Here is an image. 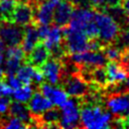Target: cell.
I'll return each mask as SVG.
<instances>
[{
  "instance_id": "cell-41",
  "label": "cell",
  "mask_w": 129,
  "mask_h": 129,
  "mask_svg": "<svg viewBox=\"0 0 129 129\" xmlns=\"http://www.w3.org/2000/svg\"><path fill=\"white\" fill-rule=\"evenodd\" d=\"M5 48H6V44H5L4 41L0 38V52H3V51L5 50Z\"/></svg>"
},
{
  "instance_id": "cell-40",
  "label": "cell",
  "mask_w": 129,
  "mask_h": 129,
  "mask_svg": "<svg viewBox=\"0 0 129 129\" xmlns=\"http://www.w3.org/2000/svg\"><path fill=\"white\" fill-rule=\"evenodd\" d=\"M123 127L124 128H129V115L123 120Z\"/></svg>"
},
{
  "instance_id": "cell-18",
  "label": "cell",
  "mask_w": 129,
  "mask_h": 129,
  "mask_svg": "<svg viewBox=\"0 0 129 129\" xmlns=\"http://www.w3.org/2000/svg\"><path fill=\"white\" fill-rule=\"evenodd\" d=\"M106 71L108 76L109 85H117L124 83L128 75L121 67V64L114 60H108L106 64Z\"/></svg>"
},
{
  "instance_id": "cell-32",
  "label": "cell",
  "mask_w": 129,
  "mask_h": 129,
  "mask_svg": "<svg viewBox=\"0 0 129 129\" xmlns=\"http://www.w3.org/2000/svg\"><path fill=\"white\" fill-rule=\"evenodd\" d=\"M11 102H12V100L8 96L0 97V114L1 115H3L6 112H8Z\"/></svg>"
},
{
  "instance_id": "cell-23",
  "label": "cell",
  "mask_w": 129,
  "mask_h": 129,
  "mask_svg": "<svg viewBox=\"0 0 129 129\" xmlns=\"http://www.w3.org/2000/svg\"><path fill=\"white\" fill-rule=\"evenodd\" d=\"M101 50L105 54L107 60H114V61L120 60V57L122 54V49L118 45H116L115 43L105 44Z\"/></svg>"
},
{
  "instance_id": "cell-14",
  "label": "cell",
  "mask_w": 129,
  "mask_h": 129,
  "mask_svg": "<svg viewBox=\"0 0 129 129\" xmlns=\"http://www.w3.org/2000/svg\"><path fill=\"white\" fill-rule=\"evenodd\" d=\"M38 91L46 98H48L53 106L56 107H61L69 98V95L62 88L53 87V85H50L48 83H41L40 85H38Z\"/></svg>"
},
{
  "instance_id": "cell-35",
  "label": "cell",
  "mask_w": 129,
  "mask_h": 129,
  "mask_svg": "<svg viewBox=\"0 0 129 129\" xmlns=\"http://www.w3.org/2000/svg\"><path fill=\"white\" fill-rule=\"evenodd\" d=\"M14 92V89H12L5 81H3V85H2V95L3 96H11Z\"/></svg>"
},
{
  "instance_id": "cell-3",
  "label": "cell",
  "mask_w": 129,
  "mask_h": 129,
  "mask_svg": "<svg viewBox=\"0 0 129 129\" xmlns=\"http://www.w3.org/2000/svg\"><path fill=\"white\" fill-rule=\"evenodd\" d=\"M81 98L72 97L61 106L60 128H82L81 127Z\"/></svg>"
},
{
  "instance_id": "cell-13",
  "label": "cell",
  "mask_w": 129,
  "mask_h": 129,
  "mask_svg": "<svg viewBox=\"0 0 129 129\" xmlns=\"http://www.w3.org/2000/svg\"><path fill=\"white\" fill-rule=\"evenodd\" d=\"M76 5L73 3L72 0H60L55 5L52 23L59 27L67 26L71 20L72 13Z\"/></svg>"
},
{
  "instance_id": "cell-4",
  "label": "cell",
  "mask_w": 129,
  "mask_h": 129,
  "mask_svg": "<svg viewBox=\"0 0 129 129\" xmlns=\"http://www.w3.org/2000/svg\"><path fill=\"white\" fill-rule=\"evenodd\" d=\"M63 31V45L68 53L83 52L89 50V37L84 30L74 29L70 26L62 27Z\"/></svg>"
},
{
  "instance_id": "cell-17",
  "label": "cell",
  "mask_w": 129,
  "mask_h": 129,
  "mask_svg": "<svg viewBox=\"0 0 129 129\" xmlns=\"http://www.w3.org/2000/svg\"><path fill=\"white\" fill-rule=\"evenodd\" d=\"M9 115L13 117H17L21 119L23 122H25L28 125V128H33V119L32 115L29 111L28 106L25 103L18 102V101H12L10 106H9Z\"/></svg>"
},
{
  "instance_id": "cell-38",
  "label": "cell",
  "mask_w": 129,
  "mask_h": 129,
  "mask_svg": "<svg viewBox=\"0 0 129 129\" xmlns=\"http://www.w3.org/2000/svg\"><path fill=\"white\" fill-rule=\"evenodd\" d=\"M19 2H24V3H29L32 6H36L37 5V0H18Z\"/></svg>"
},
{
  "instance_id": "cell-8",
  "label": "cell",
  "mask_w": 129,
  "mask_h": 129,
  "mask_svg": "<svg viewBox=\"0 0 129 129\" xmlns=\"http://www.w3.org/2000/svg\"><path fill=\"white\" fill-rule=\"evenodd\" d=\"M24 36V26L12 22H0V38L7 47L21 45Z\"/></svg>"
},
{
  "instance_id": "cell-9",
  "label": "cell",
  "mask_w": 129,
  "mask_h": 129,
  "mask_svg": "<svg viewBox=\"0 0 129 129\" xmlns=\"http://www.w3.org/2000/svg\"><path fill=\"white\" fill-rule=\"evenodd\" d=\"M95 13H96V10L94 8L90 9L88 7L76 6L72 13V17H71V20H70L68 26H70L71 28H74V29L84 30L85 27L91 21L94 20Z\"/></svg>"
},
{
  "instance_id": "cell-39",
  "label": "cell",
  "mask_w": 129,
  "mask_h": 129,
  "mask_svg": "<svg viewBox=\"0 0 129 129\" xmlns=\"http://www.w3.org/2000/svg\"><path fill=\"white\" fill-rule=\"evenodd\" d=\"M5 58H6L5 53L0 52V66H3V64L5 63Z\"/></svg>"
},
{
  "instance_id": "cell-31",
  "label": "cell",
  "mask_w": 129,
  "mask_h": 129,
  "mask_svg": "<svg viewBox=\"0 0 129 129\" xmlns=\"http://www.w3.org/2000/svg\"><path fill=\"white\" fill-rule=\"evenodd\" d=\"M12 89L16 90L18 88H20L21 86H23V84L21 83V81L16 77V75H6L5 80H4Z\"/></svg>"
},
{
  "instance_id": "cell-11",
  "label": "cell",
  "mask_w": 129,
  "mask_h": 129,
  "mask_svg": "<svg viewBox=\"0 0 129 129\" xmlns=\"http://www.w3.org/2000/svg\"><path fill=\"white\" fill-rule=\"evenodd\" d=\"M58 2L55 0H46L34 6V20L36 25L50 24L53 21V12L55 5Z\"/></svg>"
},
{
  "instance_id": "cell-16",
  "label": "cell",
  "mask_w": 129,
  "mask_h": 129,
  "mask_svg": "<svg viewBox=\"0 0 129 129\" xmlns=\"http://www.w3.org/2000/svg\"><path fill=\"white\" fill-rule=\"evenodd\" d=\"M27 106L29 108V111H30V113L32 115V119H33V118H36L39 115H41L47 109L52 108L53 104L51 103V101L48 98H46L44 95H42L38 91L32 95V97L28 101Z\"/></svg>"
},
{
  "instance_id": "cell-33",
  "label": "cell",
  "mask_w": 129,
  "mask_h": 129,
  "mask_svg": "<svg viewBox=\"0 0 129 129\" xmlns=\"http://www.w3.org/2000/svg\"><path fill=\"white\" fill-rule=\"evenodd\" d=\"M44 75L41 71V69H37V68H34V71H33V74H32V82L36 85H40L41 83L44 82Z\"/></svg>"
},
{
  "instance_id": "cell-24",
  "label": "cell",
  "mask_w": 129,
  "mask_h": 129,
  "mask_svg": "<svg viewBox=\"0 0 129 129\" xmlns=\"http://www.w3.org/2000/svg\"><path fill=\"white\" fill-rule=\"evenodd\" d=\"M32 88L30 85H23L20 88L14 90L12 96L15 101L22 102V103H28L30 98L32 97Z\"/></svg>"
},
{
  "instance_id": "cell-30",
  "label": "cell",
  "mask_w": 129,
  "mask_h": 129,
  "mask_svg": "<svg viewBox=\"0 0 129 129\" xmlns=\"http://www.w3.org/2000/svg\"><path fill=\"white\" fill-rule=\"evenodd\" d=\"M119 63L124 69V71L129 76V48L122 49V54L119 60Z\"/></svg>"
},
{
  "instance_id": "cell-5",
  "label": "cell",
  "mask_w": 129,
  "mask_h": 129,
  "mask_svg": "<svg viewBox=\"0 0 129 129\" xmlns=\"http://www.w3.org/2000/svg\"><path fill=\"white\" fill-rule=\"evenodd\" d=\"M106 109L116 119L124 120L129 115V90L113 92L106 96Z\"/></svg>"
},
{
  "instance_id": "cell-37",
  "label": "cell",
  "mask_w": 129,
  "mask_h": 129,
  "mask_svg": "<svg viewBox=\"0 0 129 129\" xmlns=\"http://www.w3.org/2000/svg\"><path fill=\"white\" fill-rule=\"evenodd\" d=\"M5 77H6V73H5V69L0 66V80H5Z\"/></svg>"
},
{
  "instance_id": "cell-28",
  "label": "cell",
  "mask_w": 129,
  "mask_h": 129,
  "mask_svg": "<svg viewBox=\"0 0 129 129\" xmlns=\"http://www.w3.org/2000/svg\"><path fill=\"white\" fill-rule=\"evenodd\" d=\"M114 43L116 45H118L121 49L129 48V28H127L125 30L122 29Z\"/></svg>"
},
{
  "instance_id": "cell-36",
  "label": "cell",
  "mask_w": 129,
  "mask_h": 129,
  "mask_svg": "<svg viewBox=\"0 0 129 129\" xmlns=\"http://www.w3.org/2000/svg\"><path fill=\"white\" fill-rule=\"evenodd\" d=\"M122 8L127 16H129V0H123L122 1Z\"/></svg>"
},
{
  "instance_id": "cell-1",
  "label": "cell",
  "mask_w": 129,
  "mask_h": 129,
  "mask_svg": "<svg viewBox=\"0 0 129 129\" xmlns=\"http://www.w3.org/2000/svg\"><path fill=\"white\" fill-rule=\"evenodd\" d=\"M82 100V98H81ZM112 116L100 102L81 103V127L89 129H103L111 127Z\"/></svg>"
},
{
  "instance_id": "cell-20",
  "label": "cell",
  "mask_w": 129,
  "mask_h": 129,
  "mask_svg": "<svg viewBox=\"0 0 129 129\" xmlns=\"http://www.w3.org/2000/svg\"><path fill=\"white\" fill-rule=\"evenodd\" d=\"M62 39H63L62 27H59V26L53 24L52 26H50L49 32H48L46 38L43 40V42L45 43V45L50 50L51 48H53V47L61 44L62 41H63Z\"/></svg>"
},
{
  "instance_id": "cell-25",
  "label": "cell",
  "mask_w": 129,
  "mask_h": 129,
  "mask_svg": "<svg viewBox=\"0 0 129 129\" xmlns=\"http://www.w3.org/2000/svg\"><path fill=\"white\" fill-rule=\"evenodd\" d=\"M34 71V67L25 63L24 66H21L17 72H16V77L21 81L23 85H30L32 82V74Z\"/></svg>"
},
{
  "instance_id": "cell-29",
  "label": "cell",
  "mask_w": 129,
  "mask_h": 129,
  "mask_svg": "<svg viewBox=\"0 0 129 129\" xmlns=\"http://www.w3.org/2000/svg\"><path fill=\"white\" fill-rule=\"evenodd\" d=\"M85 33L87 34V36L89 38H98L99 37V28L97 23L95 22V20L91 21L84 29Z\"/></svg>"
},
{
  "instance_id": "cell-7",
  "label": "cell",
  "mask_w": 129,
  "mask_h": 129,
  "mask_svg": "<svg viewBox=\"0 0 129 129\" xmlns=\"http://www.w3.org/2000/svg\"><path fill=\"white\" fill-rule=\"evenodd\" d=\"M61 88L67 92V94L71 97L83 98L91 92L90 83L86 82L78 72L72 73L68 76L63 75L61 79Z\"/></svg>"
},
{
  "instance_id": "cell-12",
  "label": "cell",
  "mask_w": 129,
  "mask_h": 129,
  "mask_svg": "<svg viewBox=\"0 0 129 129\" xmlns=\"http://www.w3.org/2000/svg\"><path fill=\"white\" fill-rule=\"evenodd\" d=\"M50 56V50L45 45L43 41H39L32 50L26 54L25 56V63H28L34 68L41 69V67L48 60V57Z\"/></svg>"
},
{
  "instance_id": "cell-6",
  "label": "cell",
  "mask_w": 129,
  "mask_h": 129,
  "mask_svg": "<svg viewBox=\"0 0 129 129\" xmlns=\"http://www.w3.org/2000/svg\"><path fill=\"white\" fill-rule=\"evenodd\" d=\"M66 56L69 59V61H71L78 68V70L81 68L94 69L97 67H104L105 63L108 61L102 50H87L83 52L68 53Z\"/></svg>"
},
{
  "instance_id": "cell-19",
  "label": "cell",
  "mask_w": 129,
  "mask_h": 129,
  "mask_svg": "<svg viewBox=\"0 0 129 129\" xmlns=\"http://www.w3.org/2000/svg\"><path fill=\"white\" fill-rule=\"evenodd\" d=\"M39 41H40V38L38 35L37 25L35 23H30L24 26V36H23L21 46L25 51V53L26 54L29 53Z\"/></svg>"
},
{
  "instance_id": "cell-42",
  "label": "cell",
  "mask_w": 129,
  "mask_h": 129,
  "mask_svg": "<svg viewBox=\"0 0 129 129\" xmlns=\"http://www.w3.org/2000/svg\"><path fill=\"white\" fill-rule=\"evenodd\" d=\"M125 90H129V77L125 80Z\"/></svg>"
},
{
  "instance_id": "cell-10",
  "label": "cell",
  "mask_w": 129,
  "mask_h": 129,
  "mask_svg": "<svg viewBox=\"0 0 129 129\" xmlns=\"http://www.w3.org/2000/svg\"><path fill=\"white\" fill-rule=\"evenodd\" d=\"M41 71L44 75L45 81L50 85H57L64 75V67L61 59L54 57L48 59L41 67Z\"/></svg>"
},
{
  "instance_id": "cell-43",
  "label": "cell",
  "mask_w": 129,
  "mask_h": 129,
  "mask_svg": "<svg viewBox=\"0 0 129 129\" xmlns=\"http://www.w3.org/2000/svg\"><path fill=\"white\" fill-rule=\"evenodd\" d=\"M3 81H4V80H2V81L0 80V96L2 95V85H3Z\"/></svg>"
},
{
  "instance_id": "cell-27",
  "label": "cell",
  "mask_w": 129,
  "mask_h": 129,
  "mask_svg": "<svg viewBox=\"0 0 129 129\" xmlns=\"http://www.w3.org/2000/svg\"><path fill=\"white\" fill-rule=\"evenodd\" d=\"M22 59L17 57H6L5 60V73L6 75H15L17 70L21 67Z\"/></svg>"
},
{
  "instance_id": "cell-34",
  "label": "cell",
  "mask_w": 129,
  "mask_h": 129,
  "mask_svg": "<svg viewBox=\"0 0 129 129\" xmlns=\"http://www.w3.org/2000/svg\"><path fill=\"white\" fill-rule=\"evenodd\" d=\"M92 8H94L95 10H102L105 6L106 0H89Z\"/></svg>"
},
{
  "instance_id": "cell-2",
  "label": "cell",
  "mask_w": 129,
  "mask_h": 129,
  "mask_svg": "<svg viewBox=\"0 0 129 129\" xmlns=\"http://www.w3.org/2000/svg\"><path fill=\"white\" fill-rule=\"evenodd\" d=\"M95 22L99 28V39L103 44L114 43L122 30L120 24L107 12L96 10Z\"/></svg>"
},
{
  "instance_id": "cell-15",
  "label": "cell",
  "mask_w": 129,
  "mask_h": 129,
  "mask_svg": "<svg viewBox=\"0 0 129 129\" xmlns=\"http://www.w3.org/2000/svg\"><path fill=\"white\" fill-rule=\"evenodd\" d=\"M34 20V6L29 3L18 2L15 7L12 23H15L20 26H26L30 23H33Z\"/></svg>"
},
{
  "instance_id": "cell-44",
  "label": "cell",
  "mask_w": 129,
  "mask_h": 129,
  "mask_svg": "<svg viewBox=\"0 0 129 129\" xmlns=\"http://www.w3.org/2000/svg\"><path fill=\"white\" fill-rule=\"evenodd\" d=\"M126 26L129 28V16H127V19H126Z\"/></svg>"
},
{
  "instance_id": "cell-22",
  "label": "cell",
  "mask_w": 129,
  "mask_h": 129,
  "mask_svg": "<svg viewBox=\"0 0 129 129\" xmlns=\"http://www.w3.org/2000/svg\"><path fill=\"white\" fill-rule=\"evenodd\" d=\"M91 76H92V84H95L100 89H106L109 86L106 68L97 67V68L92 69Z\"/></svg>"
},
{
  "instance_id": "cell-21",
  "label": "cell",
  "mask_w": 129,
  "mask_h": 129,
  "mask_svg": "<svg viewBox=\"0 0 129 129\" xmlns=\"http://www.w3.org/2000/svg\"><path fill=\"white\" fill-rule=\"evenodd\" d=\"M18 0H0V22H12Z\"/></svg>"
},
{
  "instance_id": "cell-26",
  "label": "cell",
  "mask_w": 129,
  "mask_h": 129,
  "mask_svg": "<svg viewBox=\"0 0 129 129\" xmlns=\"http://www.w3.org/2000/svg\"><path fill=\"white\" fill-rule=\"evenodd\" d=\"M0 127L3 128H7V129H20V128H28V125L23 122L21 119L17 118V117H13L10 116V118L6 121L1 122Z\"/></svg>"
}]
</instances>
